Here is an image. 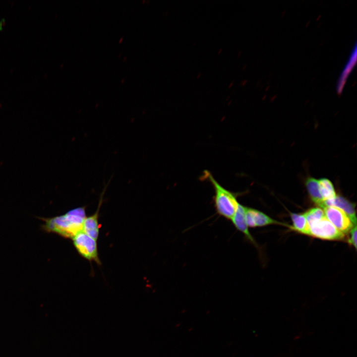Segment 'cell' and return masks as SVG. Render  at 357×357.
I'll return each instance as SVG.
<instances>
[{
    "label": "cell",
    "instance_id": "5",
    "mask_svg": "<svg viewBox=\"0 0 357 357\" xmlns=\"http://www.w3.org/2000/svg\"><path fill=\"white\" fill-rule=\"evenodd\" d=\"M326 218L341 232H350L354 225L349 217L342 210L335 207L323 208Z\"/></svg>",
    "mask_w": 357,
    "mask_h": 357
},
{
    "label": "cell",
    "instance_id": "4",
    "mask_svg": "<svg viewBox=\"0 0 357 357\" xmlns=\"http://www.w3.org/2000/svg\"><path fill=\"white\" fill-rule=\"evenodd\" d=\"M73 244L78 253L90 261H95L100 264L97 240L92 238L83 231L72 238Z\"/></svg>",
    "mask_w": 357,
    "mask_h": 357
},
{
    "label": "cell",
    "instance_id": "14",
    "mask_svg": "<svg viewBox=\"0 0 357 357\" xmlns=\"http://www.w3.org/2000/svg\"><path fill=\"white\" fill-rule=\"evenodd\" d=\"M304 215L307 223L317 221L325 217L324 212L320 207H314L306 211Z\"/></svg>",
    "mask_w": 357,
    "mask_h": 357
},
{
    "label": "cell",
    "instance_id": "2",
    "mask_svg": "<svg viewBox=\"0 0 357 357\" xmlns=\"http://www.w3.org/2000/svg\"><path fill=\"white\" fill-rule=\"evenodd\" d=\"M203 173V178L211 182L213 187V199L217 213L220 216L231 221L239 204L237 200V194L224 188L208 171H205Z\"/></svg>",
    "mask_w": 357,
    "mask_h": 357
},
{
    "label": "cell",
    "instance_id": "12",
    "mask_svg": "<svg viewBox=\"0 0 357 357\" xmlns=\"http://www.w3.org/2000/svg\"><path fill=\"white\" fill-rule=\"evenodd\" d=\"M306 186L312 200L321 208L324 201L320 194L319 181L314 178H308Z\"/></svg>",
    "mask_w": 357,
    "mask_h": 357
},
{
    "label": "cell",
    "instance_id": "8",
    "mask_svg": "<svg viewBox=\"0 0 357 357\" xmlns=\"http://www.w3.org/2000/svg\"><path fill=\"white\" fill-rule=\"evenodd\" d=\"M106 188V187L104 188L101 195L98 207L96 211L93 215L86 217L83 224L82 231L96 240L98 239L99 235V211L103 202V196Z\"/></svg>",
    "mask_w": 357,
    "mask_h": 357
},
{
    "label": "cell",
    "instance_id": "13",
    "mask_svg": "<svg viewBox=\"0 0 357 357\" xmlns=\"http://www.w3.org/2000/svg\"><path fill=\"white\" fill-rule=\"evenodd\" d=\"M320 191L323 201L334 198L336 192L332 182L327 178H322L319 180Z\"/></svg>",
    "mask_w": 357,
    "mask_h": 357
},
{
    "label": "cell",
    "instance_id": "10",
    "mask_svg": "<svg viewBox=\"0 0 357 357\" xmlns=\"http://www.w3.org/2000/svg\"><path fill=\"white\" fill-rule=\"evenodd\" d=\"M245 206L239 203L235 215L232 219V223L235 227L241 232L250 242L254 244L256 242L249 232L244 217Z\"/></svg>",
    "mask_w": 357,
    "mask_h": 357
},
{
    "label": "cell",
    "instance_id": "11",
    "mask_svg": "<svg viewBox=\"0 0 357 357\" xmlns=\"http://www.w3.org/2000/svg\"><path fill=\"white\" fill-rule=\"evenodd\" d=\"M293 226L289 228L300 234L310 235L309 227L304 214L290 213Z\"/></svg>",
    "mask_w": 357,
    "mask_h": 357
},
{
    "label": "cell",
    "instance_id": "9",
    "mask_svg": "<svg viewBox=\"0 0 357 357\" xmlns=\"http://www.w3.org/2000/svg\"><path fill=\"white\" fill-rule=\"evenodd\" d=\"M325 207H335L343 211L350 218L354 225L357 224V218L355 205L346 198L341 196L325 200L322 208Z\"/></svg>",
    "mask_w": 357,
    "mask_h": 357
},
{
    "label": "cell",
    "instance_id": "15",
    "mask_svg": "<svg viewBox=\"0 0 357 357\" xmlns=\"http://www.w3.org/2000/svg\"><path fill=\"white\" fill-rule=\"evenodd\" d=\"M357 225H355L350 231V236L348 239V242L353 245L356 249L357 248Z\"/></svg>",
    "mask_w": 357,
    "mask_h": 357
},
{
    "label": "cell",
    "instance_id": "1",
    "mask_svg": "<svg viewBox=\"0 0 357 357\" xmlns=\"http://www.w3.org/2000/svg\"><path fill=\"white\" fill-rule=\"evenodd\" d=\"M86 207L70 210L65 214L45 220V230L67 238H72L82 231L86 218Z\"/></svg>",
    "mask_w": 357,
    "mask_h": 357
},
{
    "label": "cell",
    "instance_id": "6",
    "mask_svg": "<svg viewBox=\"0 0 357 357\" xmlns=\"http://www.w3.org/2000/svg\"><path fill=\"white\" fill-rule=\"evenodd\" d=\"M244 217L248 227H263L272 224L287 226L285 224L271 218L263 212L245 206Z\"/></svg>",
    "mask_w": 357,
    "mask_h": 357
},
{
    "label": "cell",
    "instance_id": "3",
    "mask_svg": "<svg viewBox=\"0 0 357 357\" xmlns=\"http://www.w3.org/2000/svg\"><path fill=\"white\" fill-rule=\"evenodd\" d=\"M310 235L325 240H339L345 238V235L339 231L326 218L308 223Z\"/></svg>",
    "mask_w": 357,
    "mask_h": 357
},
{
    "label": "cell",
    "instance_id": "7",
    "mask_svg": "<svg viewBox=\"0 0 357 357\" xmlns=\"http://www.w3.org/2000/svg\"><path fill=\"white\" fill-rule=\"evenodd\" d=\"M357 61V44L356 42L336 83V90L338 95L342 93L347 81L355 68Z\"/></svg>",
    "mask_w": 357,
    "mask_h": 357
}]
</instances>
